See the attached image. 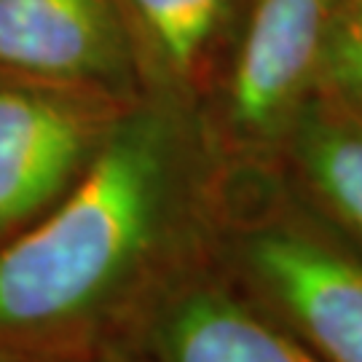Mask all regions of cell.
Wrapping results in <instances>:
<instances>
[{"mask_svg": "<svg viewBox=\"0 0 362 362\" xmlns=\"http://www.w3.org/2000/svg\"><path fill=\"white\" fill-rule=\"evenodd\" d=\"M220 185L199 110L132 103L76 185L0 247V351L46 360L118 344L209 252Z\"/></svg>", "mask_w": 362, "mask_h": 362, "instance_id": "1", "label": "cell"}, {"mask_svg": "<svg viewBox=\"0 0 362 362\" xmlns=\"http://www.w3.org/2000/svg\"><path fill=\"white\" fill-rule=\"evenodd\" d=\"M212 258L320 362H362V245L276 167H223Z\"/></svg>", "mask_w": 362, "mask_h": 362, "instance_id": "2", "label": "cell"}, {"mask_svg": "<svg viewBox=\"0 0 362 362\" xmlns=\"http://www.w3.org/2000/svg\"><path fill=\"white\" fill-rule=\"evenodd\" d=\"M336 0H247L228 62L202 107L223 167H274L317 94Z\"/></svg>", "mask_w": 362, "mask_h": 362, "instance_id": "3", "label": "cell"}, {"mask_svg": "<svg viewBox=\"0 0 362 362\" xmlns=\"http://www.w3.org/2000/svg\"><path fill=\"white\" fill-rule=\"evenodd\" d=\"M132 103L0 76V247L76 185Z\"/></svg>", "mask_w": 362, "mask_h": 362, "instance_id": "4", "label": "cell"}, {"mask_svg": "<svg viewBox=\"0 0 362 362\" xmlns=\"http://www.w3.org/2000/svg\"><path fill=\"white\" fill-rule=\"evenodd\" d=\"M140 362H320L207 255L182 269L118 341Z\"/></svg>", "mask_w": 362, "mask_h": 362, "instance_id": "5", "label": "cell"}, {"mask_svg": "<svg viewBox=\"0 0 362 362\" xmlns=\"http://www.w3.org/2000/svg\"><path fill=\"white\" fill-rule=\"evenodd\" d=\"M0 76L143 97L116 0H0Z\"/></svg>", "mask_w": 362, "mask_h": 362, "instance_id": "6", "label": "cell"}, {"mask_svg": "<svg viewBox=\"0 0 362 362\" xmlns=\"http://www.w3.org/2000/svg\"><path fill=\"white\" fill-rule=\"evenodd\" d=\"M143 97L199 110L209 100L247 0H116Z\"/></svg>", "mask_w": 362, "mask_h": 362, "instance_id": "7", "label": "cell"}, {"mask_svg": "<svg viewBox=\"0 0 362 362\" xmlns=\"http://www.w3.org/2000/svg\"><path fill=\"white\" fill-rule=\"evenodd\" d=\"M274 167L300 199L362 245V113L314 94Z\"/></svg>", "mask_w": 362, "mask_h": 362, "instance_id": "8", "label": "cell"}, {"mask_svg": "<svg viewBox=\"0 0 362 362\" xmlns=\"http://www.w3.org/2000/svg\"><path fill=\"white\" fill-rule=\"evenodd\" d=\"M317 94L362 113V0H336L320 59Z\"/></svg>", "mask_w": 362, "mask_h": 362, "instance_id": "9", "label": "cell"}, {"mask_svg": "<svg viewBox=\"0 0 362 362\" xmlns=\"http://www.w3.org/2000/svg\"><path fill=\"white\" fill-rule=\"evenodd\" d=\"M33 362H140L127 346L121 344H110L103 349L86 351V354H67V357H46V360H33Z\"/></svg>", "mask_w": 362, "mask_h": 362, "instance_id": "10", "label": "cell"}, {"mask_svg": "<svg viewBox=\"0 0 362 362\" xmlns=\"http://www.w3.org/2000/svg\"><path fill=\"white\" fill-rule=\"evenodd\" d=\"M0 362H33L30 357H19V354H11V351H0Z\"/></svg>", "mask_w": 362, "mask_h": 362, "instance_id": "11", "label": "cell"}]
</instances>
